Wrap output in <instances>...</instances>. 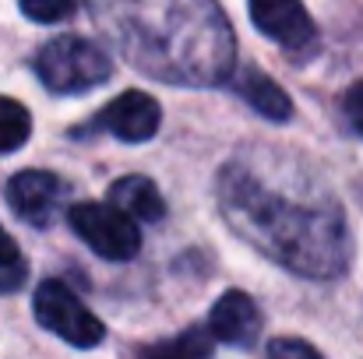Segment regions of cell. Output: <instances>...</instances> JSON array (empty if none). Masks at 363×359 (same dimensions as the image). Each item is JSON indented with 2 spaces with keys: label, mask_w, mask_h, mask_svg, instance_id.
Masks as SVG:
<instances>
[{
  "label": "cell",
  "mask_w": 363,
  "mask_h": 359,
  "mask_svg": "<svg viewBox=\"0 0 363 359\" xmlns=\"http://www.w3.org/2000/svg\"><path fill=\"white\" fill-rule=\"evenodd\" d=\"M106 39L155 78L212 85L230 74L233 35L216 0H89Z\"/></svg>",
  "instance_id": "1"
},
{
  "label": "cell",
  "mask_w": 363,
  "mask_h": 359,
  "mask_svg": "<svg viewBox=\"0 0 363 359\" xmlns=\"http://www.w3.org/2000/svg\"><path fill=\"white\" fill-rule=\"evenodd\" d=\"M219 208L230 229L296 275L332 278L350 261V237L339 208L328 198L289 201V194L261 173V162L247 166L237 159L223 169Z\"/></svg>",
  "instance_id": "2"
},
{
  "label": "cell",
  "mask_w": 363,
  "mask_h": 359,
  "mask_svg": "<svg viewBox=\"0 0 363 359\" xmlns=\"http://www.w3.org/2000/svg\"><path fill=\"white\" fill-rule=\"evenodd\" d=\"M39 81L57 96H82L113 74V60L82 35H57L35 53Z\"/></svg>",
  "instance_id": "3"
},
{
  "label": "cell",
  "mask_w": 363,
  "mask_h": 359,
  "mask_svg": "<svg viewBox=\"0 0 363 359\" xmlns=\"http://www.w3.org/2000/svg\"><path fill=\"white\" fill-rule=\"evenodd\" d=\"M32 314H35V321H39L50 335L64 338V342L74 346V349H92V346H99L103 335H106L103 321H99L64 282H57V278L39 282V289H35V296H32Z\"/></svg>",
  "instance_id": "4"
},
{
  "label": "cell",
  "mask_w": 363,
  "mask_h": 359,
  "mask_svg": "<svg viewBox=\"0 0 363 359\" xmlns=\"http://www.w3.org/2000/svg\"><path fill=\"white\" fill-rule=\"evenodd\" d=\"M71 229L78 233V239H85L99 257L106 261H130L141 250V233L134 226V219L121 212L117 205H74L71 208Z\"/></svg>",
  "instance_id": "5"
},
{
  "label": "cell",
  "mask_w": 363,
  "mask_h": 359,
  "mask_svg": "<svg viewBox=\"0 0 363 359\" xmlns=\"http://www.w3.org/2000/svg\"><path fill=\"white\" fill-rule=\"evenodd\" d=\"M250 21L261 35L286 50H303L314 42V21L303 0H247Z\"/></svg>",
  "instance_id": "6"
},
{
  "label": "cell",
  "mask_w": 363,
  "mask_h": 359,
  "mask_svg": "<svg viewBox=\"0 0 363 359\" xmlns=\"http://www.w3.org/2000/svg\"><path fill=\"white\" fill-rule=\"evenodd\" d=\"M60 198H64V183H60V176H53L46 169H25V173L11 176V183H7V205L28 226H50L60 208Z\"/></svg>",
  "instance_id": "7"
},
{
  "label": "cell",
  "mask_w": 363,
  "mask_h": 359,
  "mask_svg": "<svg viewBox=\"0 0 363 359\" xmlns=\"http://www.w3.org/2000/svg\"><path fill=\"white\" fill-rule=\"evenodd\" d=\"M159 103L148 96V92H138V89H130V92H123L117 96L103 113L99 120L92 123V130H110L113 137H121L127 144H138V141H148L155 130H159Z\"/></svg>",
  "instance_id": "8"
},
{
  "label": "cell",
  "mask_w": 363,
  "mask_h": 359,
  "mask_svg": "<svg viewBox=\"0 0 363 359\" xmlns=\"http://www.w3.org/2000/svg\"><path fill=\"white\" fill-rule=\"evenodd\" d=\"M208 331H212V338H219L226 346H240V349L254 346L257 331H261V314H257L254 300L240 289L223 292L208 314Z\"/></svg>",
  "instance_id": "9"
},
{
  "label": "cell",
  "mask_w": 363,
  "mask_h": 359,
  "mask_svg": "<svg viewBox=\"0 0 363 359\" xmlns=\"http://www.w3.org/2000/svg\"><path fill=\"white\" fill-rule=\"evenodd\" d=\"M110 205H117L138 222H159L166 215V201L148 176H123L110 187Z\"/></svg>",
  "instance_id": "10"
},
{
  "label": "cell",
  "mask_w": 363,
  "mask_h": 359,
  "mask_svg": "<svg viewBox=\"0 0 363 359\" xmlns=\"http://www.w3.org/2000/svg\"><path fill=\"white\" fill-rule=\"evenodd\" d=\"M237 92H240L243 103H247L254 113H261L264 120H289L293 117L289 96H286L268 74H261V71H254V67H247L240 78H237Z\"/></svg>",
  "instance_id": "11"
},
{
  "label": "cell",
  "mask_w": 363,
  "mask_h": 359,
  "mask_svg": "<svg viewBox=\"0 0 363 359\" xmlns=\"http://www.w3.org/2000/svg\"><path fill=\"white\" fill-rule=\"evenodd\" d=\"M141 359H212V331L187 328L177 338H166L159 346H148Z\"/></svg>",
  "instance_id": "12"
},
{
  "label": "cell",
  "mask_w": 363,
  "mask_h": 359,
  "mask_svg": "<svg viewBox=\"0 0 363 359\" xmlns=\"http://www.w3.org/2000/svg\"><path fill=\"white\" fill-rule=\"evenodd\" d=\"M32 134V117L28 110L18 103V99H7L0 96V155L7 152H18Z\"/></svg>",
  "instance_id": "13"
},
{
  "label": "cell",
  "mask_w": 363,
  "mask_h": 359,
  "mask_svg": "<svg viewBox=\"0 0 363 359\" xmlns=\"http://www.w3.org/2000/svg\"><path fill=\"white\" fill-rule=\"evenodd\" d=\"M21 14L39 21V25H53V21H64L71 11H74V0H18Z\"/></svg>",
  "instance_id": "14"
},
{
  "label": "cell",
  "mask_w": 363,
  "mask_h": 359,
  "mask_svg": "<svg viewBox=\"0 0 363 359\" xmlns=\"http://www.w3.org/2000/svg\"><path fill=\"white\" fill-rule=\"evenodd\" d=\"M264 359H321V353L307 346L303 338H275L264 349Z\"/></svg>",
  "instance_id": "15"
},
{
  "label": "cell",
  "mask_w": 363,
  "mask_h": 359,
  "mask_svg": "<svg viewBox=\"0 0 363 359\" xmlns=\"http://www.w3.org/2000/svg\"><path fill=\"white\" fill-rule=\"evenodd\" d=\"M342 110H346V120H350V127L363 134V81H357L350 92H346V99H342Z\"/></svg>",
  "instance_id": "16"
},
{
  "label": "cell",
  "mask_w": 363,
  "mask_h": 359,
  "mask_svg": "<svg viewBox=\"0 0 363 359\" xmlns=\"http://www.w3.org/2000/svg\"><path fill=\"white\" fill-rule=\"evenodd\" d=\"M21 282H25V264H14V268L0 264V292H7V289H18Z\"/></svg>",
  "instance_id": "17"
},
{
  "label": "cell",
  "mask_w": 363,
  "mask_h": 359,
  "mask_svg": "<svg viewBox=\"0 0 363 359\" xmlns=\"http://www.w3.org/2000/svg\"><path fill=\"white\" fill-rule=\"evenodd\" d=\"M0 264H7V268H14V264H21V253H18V243L7 237L4 229H0Z\"/></svg>",
  "instance_id": "18"
}]
</instances>
